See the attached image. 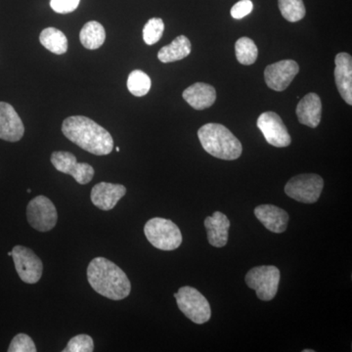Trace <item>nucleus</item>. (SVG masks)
Here are the masks:
<instances>
[{"label": "nucleus", "mask_w": 352, "mask_h": 352, "mask_svg": "<svg viewBox=\"0 0 352 352\" xmlns=\"http://www.w3.org/2000/svg\"><path fill=\"white\" fill-rule=\"evenodd\" d=\"M180 311L194 323L205 324L210 321L212 310L207 298L198 289L185 286L175 294Z\"/></svg>", "instance_id": "nucleus-5"}, {"label": "nucleus", "mask_w": 352, "mask_h": 352, "mask_svg": "<svg viewBox=\"0 0 352 352\" xmlns=\"http://www.w3.org/2000/svg\"><path fill=\"white\" fill-rule=\"evenodd\" d=\"M191 50L189 38L185 36H179L173 43L161 48L157 53V58L162 63H173L188 56Z\"/></svg>", "instance_id": "nucleus-20"}, {"label": "nucleus", "mask_w": 352, "mask_h": 352, "mask_svg": "<svg viewBox=\"0 0 352 352\" xmlns=\"http://www.w3.org/2000/svg\"><path fill=\"white\" fill-rule=\"evenodd\" d=\"M11 256L21 280L25 284L38 283L43 276V264L34 251L24 245H15Z\"/></svg>", "instance_id": "nucleus-9"}, {"label": "nucleus", "mask_w": 352, "mask_h": 352, "mask_svg": "<svg viewBox=\"0 0 352 352\" xmlns=\"http://www.w3.org/2000/svg\"><path fill=\"white\" fill-rule=\"evenodd\" d=\"M144 234L153 247L162 251H173L182 243L180 229L170 219L154 217L145 224Z\"/></svg>", "instance_id": "nucleus-4"}, {"label": "nucleus", "mask_w": 352, "mask_h": 352, "mask_svg": "<svg viewBox=\"0 0 352 352\" xmlns=\"http://www.w3.org/2000/svg\"><path fill=\"white\" fill-rule=\"evenodd\" d=\"M314 351H312V349H305L303 352H314Z\"/></svg>", "instance_id": "nucleus-31"}, {"label": "nucleus", "mask_w": 352, "mask_h": 352, "mask_svg": "<svg viewBox=\"0 0 352 352\" xmlns=\"http://www.w3.org/2000/svg\"><path fill=\"white\" fill-rule=\"evenodd\" d=\"M198 138L205 151L217 159L234 161L242 155L239 139L222 124H205L199 129Z\"/></svg>", "instance_id": "nucleus-3"}, {"label": "nucleus", "mask_w": 352, "mask_h": 352, "mask_svg": "<svg viewBox=\"0 0 352 352\" xmlns=\"http://www.w3.org/2000/svg\"><path fill=\"white\" fill-rule=\"evenodd\" d=\"M41 45L54 54H65L68 50V39L63 32L56 28H46L39 36Z\"/></svg>", "instance_id": "nucleus-22"}, {"label": "nucleus", "mask_w": 352, "mask_h": 352, "mask_svg": "<svg viewBox=\"0 0 352 352\" xmlns=\"http://www.w3.org/2000/svg\"><path fill=\"white\" fill-rule=\"evenodd\" d=\"M151 78L140 69H135L129 74L127 78V88L136 97L145 96L151 89Z\"/></svg>", "instance_id": "nucleus-24"}, {"label": "nucleus", "mask_w": 352, "mask_h": 352, "mask_svg": "<svg viewBox=\"0 0 352 352\" xmlns=\"http://www.w3.org/2000/svg\"><path fill=\"white\" fill-rule=\"evenodd\" d=\"M80 43L87 50H98L105 43L106 32L103 25L96 21L87 23L80 32Z\"/></svg>", "instance_id": "nucleus-21"}, {"label": "nucleus", "mask_w": 352, "mask_h": 352, "mask_svg": "<svg viewBox=\"0 0 352 352\" xmlns=\"http://www.w3.org/2000/svg\"><path fill=\"white\" fill-rule=\"evenodd\" d=\"M254 215L264 227L273 233H283L288 226L286 210L272 205H261L254 208Z\"/></svg>", "instance_id": "nucleus-16"}, {"label": "nucleus", "mask_w": 352, "mask_h": 352, "mask_svg": "<svg viewBox=\"0 0 352 352\" xmlns=\"http://www.w3.org/2000/svg\"><path fill=\"white\" fill-rule=\"evenodd\" d=\"M183 99L195 110L212 107L217 100L215 88L205 82H196L183 92Z\"/></svg>", "instance_id": "nucleus-17"}, {"label": "nucleus", "mask_w": 352, "mask_h": 352, "mask_svg": "<svg viewBox=\"0 0 352 352\" xmlns=\"http://www.w3.org/2000/svg\"><path fill=\"white\" fill-rule=\"evenodd\" d=\"M126 194V188L124 185L100 182L92 188L90 199L95 207L102 210H111Z\"/></svg>", "instance_id": "nucleus-14"}, {"label": "nucleus", "mask_w": 352, "mask_h": 352, "mask_svg": "<svg viewBox=\"0 0 352 352\" xmlns=\"http://www.w3.org/2000/svg\"><path fill=\"white\" fill-rule=\"evenodd\" d=\"M27 219L32 228L47 232L56 226L57 210L47 197L38 196L28 204Z\"/></svg>", "instance_id": "nucleus-8"}, {"label": "nucleus", "mask_w": 352, "mask_h": 352, "mask_svg": "<svg viewBox=\"0 0 352 352\" xmlns=\"http://www.w3.org/2000/svg\"><path fill=\"white\" fill-rule=\"evenodd\" d=\"M164 31V21L161 18H152L148 21L143 29V39L148 45L157 43L163 36Z\"/></svg>", "instance_id": "nucleus-26"}, {"label": "nucleus", "mask_w": 352, "mask_h": 352, "mask_svg": "<svg viewBox=\"0 0 352 352\" xmlns=\"http://www.w3.org/2000/svg\"><path fill=\"white\" fill-rule=\"evenodd\" d=\"M116 151L120 152V148L119 147L116 148Z\"/></svg>", "instance_id": "nucleus-33"}, {"label": "nucleus", "mask_w": 352, "mask_h": 352, "mask_svg": "<svg viewBox=\"0 0 352 352\" xmlns=\"http://www.w3.org/2000/svg\"><path fill=\"white\" fill-rule=\"evenodd\" d=\"M278 6L282 16L289 22H298L307 13L302 0H278Z\"/></svg>", "instance_id": "nucleus-25"}, {"label": "nucleus", "mask_w": 352, "mask_h": 352, "mask_svg": "<svg viewBox=\"0 0 352 352\" xmlns=\"http://www.w3.org/2000/svg\"><path fill=\"white\" fill-rule=\"evenodd\" d=\"M268 144L274 147H288L292 143L291 135L280 116L274 112H265L259 116L256 122Z\"/></svg>", "instance_id": "nucleus-11"}, {"label": "nucleus", "mask_w": 352, "mask_h": 352, "mask_svg": "<svg viewBox=\"0 0 352 352\" xmlns=\"http://www.w3.org/2000/svg\"><path fill=\"white\" fill-rule=\"evenodd\" d=\"M87 280L97 294L109 300H122L131 294V281L124 270L101 256L92 259L88 264Z\"/></svg>", "instance_id": "nucleus-2"}, {"label": "nucleus", "mask_w": 352, "mask_h": 352, "mask_svg": "<svg viewBox=\"0 0 352 352\" xmlns=\"http://www.w3.org/2000/svg\"><path fill=\"white\" fill-rule=\"evenodd\" d=\"M8 352H36V347L30 336L18 333L13 338Z\"/></svg>", "instance_id": "nucleus-28"}, {"label": "nucleus", "mask_w": 352, "mask_h": 352, "mask_svg": "<svg viewBox=\"0 0 352 352\" xmlns=\"http://www.w3.org/2000/svg\"><path fill=\"white\" fill-rule=\"evenodd\" d=\"M24 133V124L13 106L0 102V139L8 142H18Z\"/></svg>", "instance_id": "nucleus-13"}, {"label": "nucleus", "mask_w": 352, "mask_h": 352, "mask_svg": "<svg viewBox=\"0 0 352 352\" xmlns=\"http://www.w3.org/2000/svg\"><path fill=\"white\" fill-rule=\"evenodd\" d=\"M300 72V66L294 60H283L266 67L264 78L266 85L275 91H284Z\"/></svg>", "instance_id": "nucleus-12"}, {"label": "nucleus", "mask_w": 352, "mask_h": 352, "mask_svg": "<svg viewBox=\"0 0 352 352\" xmlns=\"http://www.w3.org/2000/svg\"><path fill=\"white\" fill-rule=\"evenodd\" d=\"M236 58L242 65H252L258 59V50L256 43L249 38H241L235 44Z\"/></svg>", "instance_id": "nucleus-23"}, {"label": "nucleus", "mask_w": 352, "mask_h": 352, "mask_svg": "<svg viewBox=\"0 0 352 352\" xmlns=\"http://www.w3.org/2000/svg\"><path fill=\"white\" fill-rule=\"evenodd\" d=\"M298 122L311 129L319 126L322 117L320 97L315 94H308L300 101L296 107Z\"/></svg>", "instance_id": "nucleus-18"}, {"label": "nucleus", "mask_w": 352, "mask_h": 352, "mask_svg": "<svg viewBox=\"0 0 352 352\" xmlns=\"http://www.w3.org/2000/svg\"><path fill=\"white\" fill-rule=\"evenodd\" d=\"M245 283L254 289L259 300L270 302L276 296L280 282V270L272 265L258 266L245 275Z\"/></svg>", "instance_id": "nucleus-6"}, {"label": "nucleus", "mask_w": 352, "mask_h": 352, "mask_svg": "<svg viewBox=\"0 0 352 352\" xmlns=\"http://www.w3.org/2000/svg\"><path fill=\"white\" fill-rule=\"evenodd\" d=\"M205 227L207 229L208 243L212 247L222 248L227 244L230 221L226 214L215 212L212 217L205 219Z\"/></svg>", "instance_id": "nucleus-19"}, {"label": "nucleus", "mask_w": 352, "mask_h": 352, "mask_svg": "<svg viewBox=\"0 0 352 352\" xmlns=\"http://www.w3.org/2000/svg\"><path fill=\"white\" fill-rule=\"evenodd\" d=\"M94 351V342L90 336L85 333L76 336L69 340L63 352H92Z\"/></svg>", "instance_id": "nucleus-27"}, {"label": "nucleus", "mask_w": 352, "mask_h": 352, "mask_svg": "<svg viewBox=\"0 0 352 352\" xmlns=\"http://www.w3.org/2000/svg\"><path fill=\"white\" fill-rule=\"evenodd\" d=\"M324 188V180L320 175H300L291 178L285 186L289 198L303 204H314L320 198Z\"/></svg>", "instance_id": "nucleus-7"}, {"label": "nucleus", "mask_w": 352, "mask_h": 352, "mask_svg": "<svg viewBox=\"0 0 352 352\" xmlns=\"http://www.w3.org/2000/svg\"><path fill=\"white\" fill-rule=\"evenodd\" d=\"M51 163L60 173L73 176L78 184L85 185L91 182L94 168L87 163H78L75 155L69 152H54L51 155Z\"/></svg>", "instance_id": "nucleus-10"}, {"label": "nucleus", "mask_w": 352, "mask_h": 352, "mask_svg": "<svg viewBox=\"0 0 352 352\" xmlns=\"http://www.w3.org/2000/svg\"><path fill=\"white\" fill-rule=\"evenodd\" d=\"M62 132L69 141L96 156H105L113 151V139L110 132L89 118H67L62 124Z\"/></svg>", "instance_id": "nucleus-1"}, {"label": "nucleus", "mask_w": 352, "mask_h": 352, "mask_svg": "<svg viewBox=\"0 0 352 352\" xmlns=\"http://www.w3.org/2000/svg\"><path fill=\"white\" fill-rule=\"evenodd\" d=\"M335 80L342 98L352 105V58L347 53H339L335 59Z\"/></svg>", "instance_id": "nucleus-15"}, {"label": "nucleus", "mask_w": 352, "mask_h": 352, "mask_svg": "<svg viewBox=\"0 0 352 352\" xmlns=\"http://www.w3.org/2000/svg\"><path fill=\"white\" fill-rule=\"evenodd\" d=\"M252 9H254V4L251 0H240L231 8V16L234 19H243L252 12Z\"/></svg>", "instance_id": "nucleus-30"}, {"label": "nucleus", "mask_w": 352, "mask_h": 352, "mask_svg": "<svg viewBox=\"0 0 352 352\" xmlns=\"http://www.w3.org/2000/svg\"><path fill=\"white\" fill-rule=\"evenodd\" d=\"M80 2V0H51L50 6L56 13L68 14L74 12Z\"/></svg>", "instance_id": "nucleus-29"}, {"label": "nucleus", "mask_w": 352, "mask_h": 352, "mask_svg": "<svg viewBox=\"0 0 352 352\" xmlns=\"http://www.w3.org/2000/svg\"><path fill=\"white\" fill-rule=\"evenodd\" d=\"M8 256H12V252H8Z\"/></svg>", "instance_id": "nucleus-32"}]
</instances>
